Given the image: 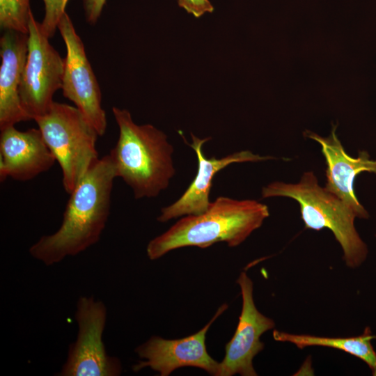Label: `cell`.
I'll list each match as a JSON object with an SVG mask.
<instances>
[{"mask_svg": "<svg viewBox=\"0 0 376 376\" xmlns=\"http://www.w3.org/2000/svg\"><path fill=\"white\" fill-rule=\"evenodd\" d=\"M56 159L39 129L19 131L15 126L1 130L0 180L28 181L49 171Z\"/></svg>", "mask_w": 376, "mask_h": 376, "instance_id": "4fadbf2b", "label": "cell"}, {"mask_svg": "<svg viewBox=\"0 0 376 376\" xmlns=\"http://www.w3.org/2000/svg\"><path fill=\"white\" fill-rule=\"evenodd\" d=\"M274 340L294 344L299 349L308 346H322L336 348L363 361L373 370L376 368V352L371 340L376 338L369 327L363 333L353 337H324L308 334H293L274 330Z\"/></svg>", "mask_w": 376, "mask_h": 376, "instance_id": "9a60e30c", "label": "cell"}, {"mask_svg": "<svg viewBox=\"0 0 376 376\" xmlns=\"http://www.w3.org/2000/svg\"><path fill=\"white\" fill-rule=\"evenodd\" d=\"M262 198L288 197L299 205L305 228L329 229L341 246L348 267H359L366 259L368 247L354 226V211L341 199L318 184L313 171L304 172L297 183L273 182L264 187Z\"/></svg>", "mask_w": 376, "mask_h": 376, "instance_id": "277c9868", "label": "cell"}, {"mask_svg": "<svg viewBox=\"0 0 376 376\" xmlns=\"http://www.w3.org/2000/svg\"><path fill=\"white\" fill-rule=\"evenodd\" d=\"M116 178L109 154L99 159L70 194L59 228L33 244L31 256L49 266L97 243L109 216Z\"/></svg>", "mask_w": 376, "mask_h": 376, "instance_id": "6da1fadb", "label": "cell"}, {"mask_svg": "<svg viewBox=\"0 0 376 376\" xmlns=\"http://www.w3.org/2000/svg\"><path fill=\"white\" fill-rule=\"evenodd\" d=\"M237 283L241 290L242 306L235 332L226 345V354L219 363L217 376H256L253 359L264 348L261 336L272 329L274 320L262 314L253 297V282L246 272H241Z\"/></svg>", "mask_w": 376, "mask_h": 376, "instance_id": "30bf717a", "label": "cell"}, {"mask_svg": "<svg viewBox=\"0 0 376 376\" xmlns=\"http://www.w3.org/2000/svg\"><path fill=\"white\" fill-rule=\"evenodd\" d=\"M34 120L61 168L63 186L70 194L99 160L100 136L76 107L64 103L54 101L48 111Z\"/></svg>", "mask_w": 376, "mask_h": 376, "instance_id": "5b68a950", "label": "cell"}, {"mask_svg": "<svg viewBox=\"0 0 376 376\" xmlns=\"http://www.w3.org/2000/svg\"><path fill=\"white\" fill-rule=\"evenodd\" d=\"M192 142L187 144L196 152L198 159L196 175L183 194L173 203L161 210L157 219L164 223L186 215H197L205 212L211 202L210 194L213 178L221 169L233 163L255 162L274 159L272 156H260L250 150H242L217 159L207 158L202 150L203 145L210 137L200 139L191 134Z\"/></svg>", "mask_w": 376, "mask_h": 376, "instance_id": "8fae6325", "label": "cell"}, {"mask_svg": "<svg viewBox=\"0 0 376 376\" xmlns=\"http://www.w3.org/2000/svg\"><path fill=\"white\" fill-rule=\"evenodd\" d=\"M28 35V53L19 97L24 111L30 120H34L48 111L54 93L62 87L64 58L49 43V38L32 13Z\"/></svg>", "mask_w": 376, "mask_h": 376, "instance_id": "52a82bcc", "label": "cell"}, {"mask_svg": "<svg viewBox=\"0 0 376 376\" xmlns=\"http://www.w3.org/2000/svg\"><path fill=\"white\" fill-rule=\"evenodd\" d=\"M31 13L30 0H0V26L29 34Z\"/></svg>", "mask_w": 376, "mask_h": 376, "instance_id": "2e32d148", "label": "cell"}, {"mask_svg": "<svg viewBox=\"0 0 376 376\" xmlns=\"http://www.w3.org/2000/svg\"><path fill=\"white\" fill-rule=\"evenodd\" d=\"M112 113L119 136L109 155L117 178L132 188L136 199L158 196L175 173L167 136L150 124H136L127 109L113 107Z\"/></svg>", "mask_w": 376, "mask_h": 376, "instance_id": "3957f363", "label": "cell"}, {"mask_svg": "<svg viewBox=\"0 0 376 376\" xmlns=\"http://www.w3.org/2000/svg\"><path fill=\"white\" fill-rule=\"evenodd\" d=\"M28 34L4 31L0 38V130L29 120L19 97L28 53Z\"/></svg>", "mask_w": 376, "mask_h": 376, "instance_id": "5bb4252c", "label": "cell"}, {"mask_svg": "<svg viewBox=\"0 0 376 376\" xmlns=\"http://www.w3.org/2000/svg\"><path fill=\"white\" fill-rule=\"evenodd\" d=\"M58 29L66 47L61 87L63 95L76 105L99 136H102L107 123L102 107L100 88L83 42L66 12L58 22Z\"/></svg>", "mask_w": 376, "mask_h": 376, "instance_id": "ba28073f", "label": "cell"}, {"mask_svg": "<svg viewBox=\"0 0 376 376\" xmlns=\"http://www.w3.org/2000/svg\"><path fill=\"white\" fill-rule=\"evenodd\" d=\"M372 372H373V375H376V368L374 370H373Z\"/></svg>", "mask_w": 376, "mask_h": 376, "instance_id": "ffe728a7", "label": "cell"}, {"mask_svg": "<svg viewBox=\"0 0 376 376\" xmlns=\"http://www.w3.org/2000/svg\"><path fill=\"white\" fill-rule=\"evenodd\" d=\"M69 0H43L45 13L43 21L40 23L43 33L49 38L53 37L58 22L65 12V7Z\"/></svg>", "mask_w": 376, "mask_h": 376, "instance_id": "e0dca14e", "label": "cell"}, {"mask_svg": "<svg viewBox=\"0 0 376 376\" xmlns=\"http://www.w3.org/2000/svg\"><path fill=\"white\" fill-rule=\"evenodd\" d=\"M107 0H83L86 21L94 24L98 20Z\"/></svg>", "mask_w": 376, "mask_h": 376, "instance_id": "d6986e66", "label": "cell"}, {"mask_svg": "<svg viewBox=\"0 0 376 376\" xmlns=\"http://www.w3.org/2000/svg\"><path fill=\"white\" fill-rule=\"evenodd\" d=\"M228 308L224 304L219 306L210 321L199 331L180 339H164L152 336L138 346L135 352L143 359L132 366L134 372L150 368L161 376H168L173 370L183 367H195L217 376L219 363L208 354L205 337L212 324Z\"/></svg>", "mask_w": 376, "mask_h": 376, "instance_id": "9c48e42d", "label": "cell"}, {"mask_svg": "<svg viewBox=\"0 0 376 376\" xmlns=\"http://www.w3.org/2000/svg\"><path fill=\"white\" fill-rule=\"evenodd\" d=\"M336 126H333L327 137L311 131H306L304 135L321 146L327 164L325 189L341 199L354 211L357 218L367 219L368 213L358 201L353 184L357 175L361 172L376 174V160L371 159L366 151L359 152L357 157L347 154L336 135Z\"/></svg>", "mask_w": 376, "mask_h": 376, "instance_id": "7c38bea8", "label": "cell"}, {"mask_svg": "<svg viewBox=\"0 0 376 376\" xmlns=\"http://www.w3.org/2000/svg\"><path fill=\"white\" fill-rule=\"evenodd\" d=\"M75 319L78 324L76 340L69 346L68 357L59 376H118L120 360L109 356L102 341L107 308L94 297H80Z\"/></svg>", "mask_w": 376, "mask_h": 376, "instance_id": "8992f818", "label": "cell"}, {"mask_svg": "<svg viewBox=\"0 0 376 376\" xmlns=\"http://www.w3.org/2000/svg\"><path fill=\"white\" fill-rule=\"evenodd\" d=\"M180 7L195 17H200L206 13H212L214 7L209 0H177Z\"/></svg>", "mask_w": 376, "mask_h": 376, "instance_id": "ac0fdd59", "label": "cell"}, {"mask_svg": "<svg viewBox=\"0 0 376 376\" xmlns=\"http://www.w3.org/2000/svg\"><path fill=\"white\" fill-rule=\"evenodd\" d=\"M269 215L268 207L257 201L219 196L205 212L182 217L151 240L147 245V256L153 260L179 248L205 249L219 242L237 246L259 228Z\"/></svg>", "mask_w": 376, "mask_h": 376, "instance_id": "7a4b0ae2", "label": "cell"}]
</instances>
